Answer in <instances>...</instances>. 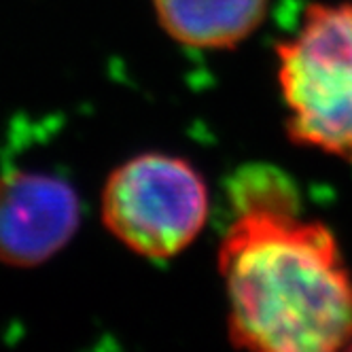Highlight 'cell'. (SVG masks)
<instances>
[{"mask_svg":"<svg viewBox=\"0 0 352 352\" xmlns=\"http://www.w3.org/2000/svg\"><path fill=\"white\" fill-rule=\"evenodd\" d=\"M81 223L70 183L36 170L0 176V263L36 267L68 246Z\"/></svg>","mask_w":352,"mask_h":352,"instance_id":"277c9868","label":"cell"},{"mask_svg":"<svg viewBox=\"0 0 352 352\" xmlns=\"http://www.w3.org/2000/svg\"><path fill=\"white\" fill-rule=\"evenodd\" d=\"M217 270L232 346L336 352L352 342V276L327 225L299 210L234 212Z\"/></svg>","mask_w":352,"mask_h":352,"instance_id":"6da1fadb","label":"cell"},{"mask_svg":"<svg viewBox=\"0 0 352 352\" xmlns=\"http://www.w3.org/2000/svg\"><path fill=\"white\" fill-rule=\"evenodd\" d=\"M230 202L242 210H299L293 183L274 166H242L230 179Z\"/></svg>","mask_w":352,"mask_h":352,"instance_id":"8992f818","label":"cell"},{"mask_svg":"<svg viewBox=\"0 0 352 352\" xmlns=\"http://www.w3.org/2000/svg\"><path fill=\"white\" fill-rule=\"evenodd\" d=\"M287 134L299 146L352 160V5L312 3L276 45Z\"/></svg>","mask_w":352,"mask_h":352,"instance_id":"7a4b0ae2","label":"cell"},{"mask_svg":"<svg viewBox=\"0 0 352 352\" xmlns=\"http://www.w3.org/2000/svg\"><path fill=\"white\" fill-rule=\"evenodd\" d=\"M210 214L208 183L191 162L146 151L119 164L100 195L109 234L138 257L168 261L202 234Z\"/></svg>","mask_w":352,"mask_h":352,"instance_id":"3957f363","label":"cell"},{"mask_svg":"<svg viewBox=\"0 0 352 352\" xmlns=\"http://www.w3.org/2000/svg\"><path fill=\"white\" fill-rule=\"evenodd\" d=\"M160 28L199 52L234 49L253 36L267 17L270 0H151Z\"/></svg>","mask_w":352,"mask_h":352,"instance_id":"5b68a950","label":"cell"},{"mask_svg":"<svg viewBox=\"0 0 352 352\" xmlns=\"http://www.w3.org/2000/svg\"><path fill=\"white\" fill-rule=\"evenodd\" d=\"M346 350H352V342H350V344H348V348H346Z\"/></svg>","mask_w":352,"mask_h":352,"instance_id":"52a82bcc","label":"cell"}]
</instances>
